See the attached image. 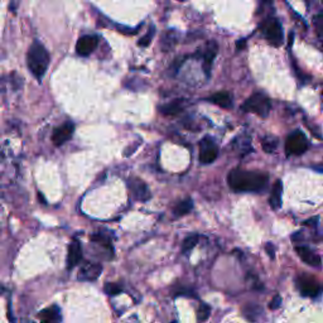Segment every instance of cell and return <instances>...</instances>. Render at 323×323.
<instances>
[{
	"mask_svg": "<svg viewBox=\"0 0 323 323\" xmlns=\"http://www.w3.org/2000/svg\"><path fill=\"white\" fill-rule=\"evenodd\" d=\"M282 196H283V183L280 179L274 183L270 192L269 203L273 210H279L282 207Z\"/></svg>",
	"mask_w": 323,
	"mask_h": 323,
	"instance_id": "obj_17",
	"label": "cell"
},
{
	"mask_svg": "<svg viewBox=\"0 0 323 323\" xmlns=\"http://www.w3.org/2000/svg\"><path fill=\"white\" fill-rule=\"evenodd\" d=\"M49 53L39 41H34L27 53V65L33 76L41 81L49 66Z\"/></svg>",
	"mask_w": 323,
	"mask_h": 323,
	"instance_id": "obj_2",
	"label": "cell"
},
{
	"mask_svg": "<svg viewBox=\"0 0 323 323\" xmlns=\"http://www.w3.org/2000/svg\"><path fill=\"white\" fill-rule=\"evenodd\" d=\"M265 250L266 253H268V255L270 257V259H274V258H275V247H274V245H273L272 242H268V244H266Z\"/></svg>",
	"mask_w": 323,
	"mask_h": 323,
	"instance_id": "obj_29",
	"label": "cell"
},
{
	"mask_svg": "<svg viewBox=\"0 0 323 323\" xmlns=\"http://www.w3.org/2000/svg\"><path fill=\"white\" fill-rule=\"evenodd\" d=\"M128 186H129L130 192H131L135 200L142 201V202H146V201L150 200L152 194H150V191H149L148 186L144 181L136 177H130L129 181H128Z\"/></svg>",
	"mask_w": 323,
	"mask_h": 323,
	"instance_id": "obj_8",
	"label": "cell"
},
{
	"mask_svg": "<svg viewBox=\"0 0 323 323\" xmlns=\"http://www.w3.org/2000/svg\"><path fill=\"white\" fill-rule=\"evenodd\" d=\"M295 253L308 265L313 266V268H321V258L313 250H310L309 247L297 246L295 247Z\"/></svg>",
	"mask_w": 323,
	"mask_h": 323,
	"instance_id": "obj_14",
	"label": "cell"
},
{
	"mask_svg": "<svg viewBox=\"0 0 323 323\" xmlns=\"http://www.w3.org/2000/svg\"><path fill=\"white\" fill-rule=\"evenodd\" d=\"M280 304H282V298H280V295H275L269 303V308L270 309H276V308L280 307Z\"/></svg>",
	"mask_w": 323,
	"mask_h": 323,
	"instance_id": "obj_28",
	"label": "cell"
},
{
	"mask_svg": "<svg viewBox=\"0 0 323 323\" xmlns=\"http://www.w3.org/2000/svg\"><path fill=\"white\" fill-rule=\"evenodd\" d=\"M192 209H194V201L191 198H184V200L176 203L173 207V215L176 217H181V216L188 215L192 211Z\"/></svg>",
	"mask_w": 323,
	"mask_h": 323,
	"instance_id": "obj_19",
	"label": "cell"
},
{
	"mask_svg": "<svg viewBox=\"0 0 323 323\" xmlns=\"http://www.w3.org/2000/svg\"><path fill=\"white\" fill-rule=\"evenodd\" d=\"M217 49H219V47H217V43L212 41V42H210L209 45H207V49L202 53V58H203L202 70H203V72L206 73L207 77H210V75H211L212 64H213V60H215V57H216V54H217Z\"/></svg>",
	"mask_w": 323,
	"mask_h": 323,
	"instance_id": "obj_13",
	"label": "cell"
},
{
	"mask_svg": "<svg viewBox=\"0 0 323 323\" xmlns=\"http://www.w3.org/2000/svg\"><path fill=\"white\" fill-rule=\"evenodd\" d=\"M98 46V37L94 34H85L80 37L76 43V52L79 56L86 57L95 51Z\"/></svg>",
	"mask_w": 323,
	"mask_h": 323,
	"instance_id": "obj_9",
	"label": "cell"
},
{
	"mask_svg": "<svg viewBox=\"0 0 323 323\" xmlns=\"http://www.w3.org/2000/svg\"><path fill=\"white\" fill-rule=\"evenodd\" d=\"M210 102L217 105L222 109H231L232 108V96L227 91H220L216 92L213 95L207 98Z\"/></svg>",
	"mask_w": 323,
	"mask_h": 323,
	"instance_id": "obj_16",
	"label": "cell"
},
{
	"mask_svg": "<svg viewBox=\"0 0 323 323\" xmlns=\"http://www.w3.org/2000/svg\"><path fill=\"white\" fill-rule=\"evenodd\" d=\"M172 323H176V322H172Z\"/></svg>",
	"mask_w": 323,
	"mask_h": 323,
	"instance_id": "obj_33",
	"label": "cell"
},
{
	"mask_svg": "<svg viewBox=\"0 0 323 323\" xmlns=\"http://www.w3.org/2000/svg\"><path fill=\"white\" fill-rule=\"evenodd\" d=\"M38 320L42 323H61L62 322V313L57 306H52L38 313Z\"/></svg>",
	"mask_w": 323,
	"mask_h": 323,
	"instance_id": "obj_15",
	"label": "cell"
},
{
	"mask_svg": "<svg viewBox=\"0 0 323 323\" xmlns=\"http://www.w3.org/2000/svg\"><path fill=\"white\" fill-rule=\"evenodd\" d=\"M313 24H314V27H316L317 35H318L321 39H323V14H320V16H314Z\"/></svg>",
	"mask_w": 323,
	"mask_h": 323,
	"instance_id": "obj_27",
	"label": "cell"
},
{
	"mask_svg": "<svg viewBox=\"0 0 323 323\" xmlns=\"http://www.w3.org/2000/svg\"><path fill=\"white\" fill-rule=\"evenodd\" d=\"M269 182V176L264 172L245 171V169H232L227 176L228 186L236 192H261L266 188Z\"/></svg>",
	"mask_w": 323,
	"mask_h": 323,
	"instance_id": "obj_1",
	"label": "cell"
},
{
	"mask_svg": "<svg viewBox=\"0 0 323 323\" xmlns=\"http://www.w3.org/2000/svg\"><path fill=\"white\" fill-rule=\"evenodd\" d=\"M184 109L183 100H175V101L169 102V104H165L163 106L159 108L161 113L163 115H178L181 114Z\"/></svg>",
	"mask_w": 323,
	"mask_h": 323,
	"instance_id": "obj_18",
	"label": "cell"
},
{
	"mask_svg": "<svg viewBox=\"0 0 323 323\" xmlns=\"http://www.w3.org/2000/svg\"><path fill=\"white\" fill-rule=\"evenodd\" d=\"M241 110L245 113H254L260 117H268L272 110V102L265 94L255 92L241 105Z\"/></svg>",
	"mask_w": 323,
	"mask_h": 323,
	"instance_id": "obj_3",
	"label": "cell"
},
{
	"mask_svg": "<svg viewBox=\"0 0 323 323\" xmlns=\"http://www.w3.org/2000/svg\"><path fill=\"white\" fill-rule=\"evenodd\" d=\"M73 131H75V125L71 121H66L65 124H62L61 127L56 128L53 130V134H52V142L56 146L64 145L65 143L68 142V140L72 138Z\"/></svg>",
	"mask_w": 323,
	"mask_h": 323,
	"instance_id": "obj_10",
	"label": "cell"
},
{
	"mask_svg": "<svg viewBox=\"0 0 323 323\" xmlns=\"http://www.w3.org/2000/svg\"><path fill=\"white\" fill-rule=\"evenodd\" d=\"M279 140L276 139L275 136H265L261 140V146H263V150L265 153H274L278 148Z\"/></svg>",
	"mask_w": 323,
	"mask_h": 323,
	"instance_id": "obj_20",
	"label": "cell"
},
{
	"mask_svg": "<svg viewBox=\"0 0 323 323\" xmlns=\"http://www.w3.org/2000/svg\"><path fill=\"white\" fill-rule=\"evenodd\" d=\"M298 289L304 297L314 298L321 293V285L310 275H301L297 280Z\"/></svg>",
	"mask_w": 323,
	"mask_h": 323,
	"instance_id": "obj_7",
	"label": "cell"
},
{
	"mask_svg": "<svg viewBox=\"0 0 323 323\" xmlns=\"http://www.w3.org/2000/svg\"><path fill=\"white\" fill-rule=\"evenodd\" d=\"M244 316L246 317L249 321H255L258 317L261 314V309H260L259 306L257 304H249V306H245L244 307Z\"/></svg>",
	"mask_w": 323,
	"mask_h": 323,
	"instance_id": "obj_21",
	"label": "cell"
},
{
	"mask_svg": "<svg viewBox=\"0 0 323 323\" xmlns=\"http://www.w3.org/2000/svg\"><path fill=\"white\" fill-rule=\"evenodd\" d=\"M293 39H294V33L291 32V34H289V46L293 45Z\"/></svg>",
	"mask_w": 323,
	"mask_h": 323,
	"instance_id": "obj_32",
	"label": "cell"
},
{
	"mask_svg": "<svg viewBox=\"0 0 323 323\" xmlns=\"http://www.w3.org/2000/svg\"><path fill=\"white\" fill-rule=\"evenodd\" d=\"M197 242H198V235H191L184 239V241L182 242V253L190 254V251L196 246Z\"/></svg>",
	"mask_w": 323,
	"mask_h": 323,
	"instance_id": "obj_23",
	"label": "cell"
},
{
	"mask_svg": "<svg viewBox=\"0 0 323 323\" xmlns=\"http://www.w3.org/2000/svg\"><path fill=\"white\" fill-rule=\"evenodd\" d=\"M154 33H155V28L154 27H150V29L148 31V33H146L144 37H142L139 41V46L140 47H148L149 43L152 42L153 37H154Z\"/></svg>",
	"mask_w": 323,
	"mask_h": 323,
	"instance_id": "obj_26",
	"label": "cell"
},
{
	"mask_svg": "<svg viewBox=\"0 0 323 323\" xmlns=\"http://www.w3.org/2000/svg\"><path fill=\"white\" fill-rule=\"evenodd\" d=\"M177 42V37H176V33L173 31H168L163 35V41H162V48L164 49L165 52L168 51L169 48H172L176 45Z\"/></svg>",
	"mask_w": 323,
	"mask_h": 323,
	"instance_id": "obj_22",
	"label": "cell"
},
{
	"mask_svg": "<svg viewBox=\"0 0 323 323\" xmlns=\"http://www.w3.org/2000/svg\"><path fill=\"white\" fill-rule=\"evenodd\" d=\"M261 32L274 47H280L283 43V27L276 18H268L261 24Z\"/></svg>",
	"mask_w": 323,
	"mask_h": 323,
	"instance_id": "obj_4",
	"label": "cell"
},
{
	"mask_svg": "<svg viewBox=\"0 0 323 323\" xmlns=\"http://www.w3.org/2000/svg\"><path fill=\"white\" fill-rule=\"evenodd\" d=\"M219 155V148L211 136H205L200 143V162L202 164H211Z\"/></svg>",
	"mask_w": 323,
	"mask_h": 323,
	"instance_id": "obj_6",
	"label": "cell"
},
{
	"mask_svg": "<svg viewBox=\"0 0 323 323\" xmlns=\"http://www.w3.org/2000/svg\"><path fill=\"white\" fill-rule=\"evenodd\" d=\"M82 259V247L81 242L77 239L72 240L68 245V253H67V269H73L75 266L79 265V263Z\"/></svg>",
	"mask_w": 323,
	"mask_h": 323,
	"instance_id": "obj_12",
	"label": "cell"
},
{
	"mask_svg": "<svg viewBox=\"0 0 323 323\" xmlns=\"http://www.w3.org/2000/svg\"><path fill=\"white\" fill-rule=\"evenodd\" d=\"M210 314H211V308L207 304L202 303L197 310V321L198 322H206L209 320Z\"/></svg>",
	"mask_w": 323,
	"mask_h": 323,
	"instance_id": "obj_24",
	"label": "cell"
},
{
	"mask_svg": "<svg viewBox=\"0 0 323 323\" xmlns=\"http://www.w3.org/2000/svg\"><path fill=\"white\" fill-rule=\"evenodd\" d=\"M104 291L108 295H117L123 291V288L116 283H106L104 285Z\"/></svg>",
	"mask_w": 323,
	"mask_h": 323,
	"instance_id": "obj_25",
	"label": "cell"
},
{
	"mask_svg": "<svg viewBox=\"0 0 323 323\" xmlns=\"http://www.w3.org/2000/svg\"><path fill=\"white\" fill-rule=\"evenodd\" d=\"M102 273V265L98 263H87L83 264L81 266V269L79 272V279L82 282H92L100 276Z\"/></svg>",
	"mask_w": 323,
	"mask_h": 323,
	"instance_id": "obj_11",
	"label": "cell"
},
{
	"mask_svg": "<svg viewBox=\"0 0 323 323\" xmlns=\"http://www.w3.org/2000/svg\"><path fill=\"white\" fill-rule=\"evenodd\" d=\"M308 139L306 134L301 130H294L287 138L285 142V152L287 155H301L308 149Z\"/></svg>",
	"mask_w": 323,
	"mask_h": 323,
	"instance_id": "obj_5",
	"label": "cell"
},
{
	"mask_svg": "<svg viewBox=\"0 0 323 323\" xmlns=\"http://www.w3.org/2000/svg\"><path fill=\"white\" fill-rule=\"evenodd\" d=\"M245 45H246V39H239L236 42V48H238L239 51H241V48H244Z\"/></svg>",
	"mask_w": 323,
	"mask_h": 323,
	"instance_id": "obj_30",
	"label": "cell"
},
{
	"mask_svg": "<svg viewBox=\"0 0 323 323\" xmlns=\"http://www.w3.org/2000/svg\"><path fill=\"white\" fill-rule=\"evenodd\" d=\"M317 221H318V217H313V219L307 220V221L304 222V224H306V225H308V226H316Z\"/></svg>",
	"mask_w": 323,
	"mask_h": 323,
	"instance_id": "obj_31",
	"label": "cell"
}]
</instances>
